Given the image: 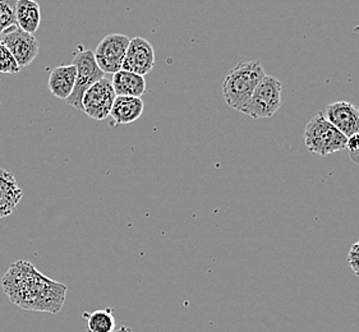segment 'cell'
<instances>
[{
  "instance_id": "obj_14",
  "label": "cell",
  "mask_w": 359,
  "mask_h": 332,
  "mask_svg": "<svg viewBox=\"0 0 359 332\" xmlns=\"http://www.w3.org/2000/svg\"><path fill=\"white\" fill-rule=\"evenodd\" d=\"M111 83L116 96L141 97L146 92V80L136 73L121 69L111 76Z\"/></svg>"
},
{
  "instance_id": "obj_12",
  "label": "cell",
  "mask_w": 359,
  "mask_h": 332,
  "mask_svg": "<svg viewBox=\"0 0 359 332\" xmlns=\"http://www.w3.org/2000/svg\"><path fill=\"white\" fill-rule=\"evenodd\" d=\"M144 108V104L141 97L116 96L109 116L113 119L115 125L133 123L142 116Z\"/></svg>"
},
{
  "instance_id": "obj_20",
  "label": "cell",
  "mask_w": 359,
  "mask_h": 332,
  "mask_svg": "<svg viewBox=\"0 0 359 332\" xmlns=\"http://www.w3.org/2000/svg\"><path fill=\"white\" fill-rule=\"evenodd\" d=\"M346 148L351 151V153H358L359 152V133L353 134L346 139Z\"/></svg>"
},
{
  "instance_id": "obj_18",
  "label": "cell",
  "mask_w": 359,
  "mask_h": 332,
  "mask_svg": "<svg viewBox=\"0 0 359 332\" xmlns=\"http://www.w3.org/2000/svg\"><path fill=\"white\" fill-rule=\"evenodd\" d=\"M21 71V67L15 62L12 53L8 50L7 46L0 41V73L17 74Z\"/></svg>"
},
{
  "instance_id": "obj_3",
  "label": "cell",
  "mask_w": 359,
  "mask_h": 332,
  "mask_svg": "<svg viewBox=\"0 0 359 332\" xmlns=\"http://www.w3.org/2000/svg\"><path fill=\"white\" fill-rule=\"evenodd\" d=\"M346 139L321 113L313 116L304 130V145L307 150L320 156L343 151L346 148Z\"/></svg>"
},
{
  "instance_id": "obj_4",
  "label": "cell",
  "mask_w": 359,
  "mask_h": 332,
  "mask_svg": "<svg viewBox=\"0 0 359 332\" xmlns=\"http://www.w3.org/2000/svg\"><path fill=\"white\" fill-rule=\"evenodd\" d=\"M281 90L280 81L273 76H265L241 113L253 119L271 118L280 108Z\"/></svg>"
},
{
  "instance_id": "obj_13",
  "label": "cell",
  "mask_w": 359,
  "mask_h": 332,
  "mask_svg": "<svg viewBox=\"0 0 359 332\" xmlns=\"http://www.w3.org/2000/svg\"><path fill=\"white\" fill-rule=\"evenodd\" d=\"M77 71L73 64L60 65L50 73L48 86L51 94L60 100H67L73 92L76 85Z\"/></svg>"
},
{
  "instance_id": "obj_11",
  "label": "cell",
  "mask_w": 359,
  "mask_h": 332,
  "mask_svg": "<svg viewBox=\"0 0 359 332\" xmlns=\"http://www.w3.org/2000/svg\"><path fill=\"white\" fill-rule=\"evenodd\" d=\"M21 187L15 175L0 167V219L9 216L21 202Z\"/></svg>"
},
{
  "instance_id": "obj_5",
  "label": "cell",
  "mask_w": 359,
  "mask_h": 332,
  "mask_svg": "<svg viewBox=\"0 0 359 332\" xmlns=\"http://www.w3.org/2000/svg\"><path fill=\"white\" fill-rule=\"evenodd\" d=\"M73 65L76 67L77 76H76V85L73 88V92L65 102L76 110L82 111V99L83 95L90 87L95 85L97 81H100L105 73L101 71L96 63L94 51L86 50L79 45V49L74 53Z\"/></svg>"
},
{
  "instance_id": "obj_10",
  "label": "cell",
  "mask_w": 359,
  "mask_h": 332,
  "mask_svg": "<svg viewBox=\"0 0 359 332\" xmlns=\"http://www.w3.org/2000/svg\"><path fill=\"white\" fill-rule=\"evenodd\" d=\"M323 116L346 138L359 133V109L352 102H332L326 106Z\"/></svg>"
},
{
  "instance_id": "obj_6",
  "label": "cell",
  "mask_w": 359,
  "mask_h": 332,
  "mask_svg": "<svg viewBox=\"0 0 359 332\" xmlns=\"http://www.w3.org/2000/svg\"><path fill=\"white\" fill-rule=\"evenodd\" d=\"M116 95L111 77L105 74L87 90L82 99V111L95 120H104L110 116Z\"/></svg>"
},
{
  "instance_id": "obj_2",
  "label": "cell",
  "mask_w": 359,
  "mask_h": 332,
  "mask_svg": "<svg viewBox=\"0 0 359 332\" xmlns=\"http://www.w3.org/2000/svg\"><path fill=\"white\" fill-rule=\"evenodd\" d=\"M265 76L259 60L238 63L223 82V96L226 105L242 111L255 88L259 86Z\"/></svg>"
},
{
  "instance_id": "obj_15",
  "label": "cell",
  "mask_w": 359,
  "mask_h": 332,
  "mask_svg": "<svg viewBox=\"0 0 359 332\" xmlns=\"http://www.w3.org/2000/svg\"><path fill=\"white\" fill-rule=\"evenodd\" d=\"M15 23L20 29L35 34L41 23V9L35 0H17Z\"/></svg>"
},
{
  "instance_id": "obj_16",
  "label": "cell",
  "mask_w": 359,
  "mask_h": 332,
  "mask_svg": "<svg viewBox=\"0 0 359 332\" xmlns=\"http://www.w3.org/2000/svg\"><path fill=\"white\" fill-rule=\"evenodd\" d=\"M86 318L88 332H113L116 328L113 310H99L91 313H83Z\"/></svg>"
},
{
  "instance_id": "obj_17",
  "label": "cell",
  "mask_w": 359,
  "mask_h": 332,
  "mask_svg": "<svg viewBox=\"0 0 359 332\" xmlns=\"http://www.w3.org/2000/svg\"><path fill=\"white\" fill-rule=\"evenodd\" d=\"M17 0H0V35L15 23Z\"/></svg>"
},
{
  "instance_id": "obj_19",
  "label": "cell",
  "mask_w": 359,
  "mask_h": 332,
  "mask_svg": "<svg viewBox=\"0 0 359 332\" xmlns=\"http://www.w3.org/2000/svg\"><path fill=\"white\" fill-rule=\"evenodd\" d=\"M346 261H348V263L352 268L354 275L359 277V240L351 247Z\"/></svg>"
},
{
  "instance_id": "obj_9",
  "label": "cell",
  "mask_w": 359,
  "mask_h": 332,
  "mask_svg": "<svg viewBox=\"0 0 359 332\" xmlns=\"http://www.w3.org/2000/svg\"><path fill=\"white\" fill-rule=\"evenodd\" d=\"M155 65V51L151 43L144 37H135L130 40L122 69L136 73L144 77L152 71Z\"/></svg>"
},
{
  "instance_id": "obj_8",
  "label": "cell",
  "mask_w": 359,
  "mask_h": 332,
  "mask_svg": "<svg viewBox=\"0 0 359 332\" xmlns=\"http://www.w3.org/2000/svg\"><path fill=\"white\" fill-rule=\"evenodd\" d=\"M0 41L12 53L21 69L23 67L31 64L39 55V40L32 34L20 29L17 25L6 29L0 35Z\"/></svg>"
},
{
  "instance_id": "obj_7",
  "label": "cell",
  "mask_w": 359,
  "mask_h": 332,
  "mask_svg": "<svg viewBox=\"0 0 359 332\" xmlns=\"http://www.w3.org/2000/svg\"><path fill=\"white\" fill-rule=\"evenodd\" d=\"M130 45V37L122 34L107 35L95 49V59L102 72L114 74L122 69L123 62Z\"/></svg>"
},
{
  "instance_id": "obj_21",
  "label": "cell",
  "mask_w": 359,
  "mask_h": 332,
  "mask_svg": "<svg viewBox=\"0 0 359 332\" xmlns=\"http://www.w3.org/2000/svg\"><path fill=\"white\" fill-rule=\"evenodd\" d=\"M113 332H132V328L127 327V326H122L121 328H115Z\"/></svg>"
},
{
  "instance_id": "obj_1",
  "label": "cell",
  "mask_w": 359,
  "mask_h": 332,
  "mask_svg": "<svg viewBox=\"0 0 359 332\" xmlns=\"http://www.w3.org/2000/svg\"><path fill=\"white\" fill-rule=\"evenodd\" d=\"M12 303L22 310L57 314L65 303L68 288L41 274L29 261H15L1 279Z\"/></svg>"
}]
</instances>
